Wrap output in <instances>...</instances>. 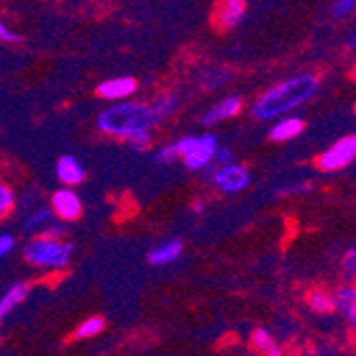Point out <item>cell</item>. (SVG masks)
<instances>
[{
    "label": "cell",
    "instance_id": "obj_4",
    "mask_svg": "<svg viewBox=\"0 0 356 356\" xmlns=\"http://www.w3.org/2000/svg\"><path fill=\"white\" fill-rule=\"evenodd\" d=\"M218 137L211 133L205 135H188L173 143L177 158L184 160V165L190 171H203L213 163V154L218 149Z\"/></svg>",
    "mask_w": 356,
    "mask_h": 356
},
{
    "label": "cell",
    "instance_id": "obj_18",
    "mask_svg": "<svg viewBox=\"0 0 356 356\" xmlns=\"http://www.w3.org/2000/svg\"><path fill=\"white\" fill-rule=\"evenodd\" d=\"M54 220H56V213H54L51 205L49 207H37L35 211H32L26 218L24 226H26L28 231H39V233H43L49 224H54Z\"/></svg>",
    "mask_w": 356,
    "mask_h": 356
},
{
    "label": "cell",
    "instance_id": "obj_17",
    "mask_svg": "<svg viewBox=\"0 0 356 356\" xmlns=\"http://www.w3.org/2000/svg\"><path fill=\"white\" fill-rule=\"evenodd\" d=\"M250 343H252V348H254L256 352L267 354V356H280V354H282V348L277 346L275 337H273L267 329H256V331H252Z\"/></svg>",
    "mask_w": 356,
    "mask_h": 356
},
{
    "label": "cell",
    "instance_id": "obj_32",
    "mask_svg": "<svg viewBox=\"0 0 356 356\" xmlns=\"http://www.w3.org/2000/svg\"><path fill=\"white\" fill-rule=\"evenodd\" d=\"M3 218H5V213H3V211H0V222H3Z\"/></svg>",
    "mask_w": 356,
    "mask_h": 356
},
{
    "label": "cell",
    "instance_id": "obj_19",
    "mask_svg": "<svg viewBox=\"0 0 356 356\" xmlns=\"http://www.w3.org/2000/svg\"><path fill=\"white\" fill-rule=\"evenodd\" d=\"M177 105H179V96L175 92H165V94H160L158 99L154 101L152 109L160 118V122H163V120H167L177 109Z\"/></svg>",
    "mask_w": 356,
    "mask_h": 356
},
{
    "label": "cell",
    "instance_id": "obj_20",
    "mask_svg": "<svg viewBox=\"0 0 356 356\" xmlns=\"http://www.w3.org/2000/svg\"><path fill=\"white\" fill-rule=\"evenodd\" d=\"M103 329H105V320L101 316H90L77 327L75 337L77 339H90V337H96L99 333H103Z\"/></svg>",
    "mask_w": 356,
    "mask_h": 356
},
{
    "label": "cell",
    "instance_id": "obj_9",
    "mask_svg": "<svg viewBox=\"0 0 356 356\" xmlns=\"http://www.w3.org/2000/svg\"><path fill=\"white\" fill-rule=\"evenodd\" d=\"M305 128V122L293 113H286L282 118H275V124L269 128V139L275 143H286L297 139Z\"/></svg>",
    "mask_w": 356,
    "mask_h": 356
},
{
    "label": "cell",
    "instance_id": "obj_21",
    "mask_svg": "<svg viewBox=\"0 0 356 356\" xmlns=\"http://www.w3.org/2000/svg\"><path fill=\"white\" fill-rule=\"evenodd\" d=\"M13 207H15V194L3 179H0V211L7 216Z\"/></svg>",
    "mask_w": 356,
    "mask_h": 356
},
{
    "label": "cell",
    "instance_id": "obj_13",
    "mask_svg": "<svg viewBox=\"0 0 356 356\" xmlns=\"http://www.w3.org/2000/svg\"><path fill=\"white\" fill-rule=\"evenodd\" d=\"M56 175H58V179L64 184V186H77V184H81L83 179H86V171H83V167L77 163V160L73 158V156H62L60 160H58V165H56Z\"/></svg>",
    "mask_w": 356,
    "mask_h": 356
},
{
    "label": "cell",
    "instance_id": "obj_11",
    "mask_svg": "<svg viewBox=\"0 0 356 356\" xmlns=\"http://www.w3.org/2000/svg\"><path fill=\"white\" fill-rule=\"evenodd\" d=\"M243 107V101L239 99V96L231 94V96H224L222 101H218L213 107H209V111L203 115V124L205 126H216V124H222L226 120L235 118Z\"/></svg>",
    "mask_w": 356,
    "mask_h": 356
},
{
    "label": "cell",
    "instance_id": "obj_25",
    "mask_svg": "<svg viewBox=\"0 0 356 356\" xmlns=\"http://www.w3.org/2000/svg\"><path fill=\"white\" fill-rule=\"evenodd\" d=\"M173 160H177V152L173 145H163L156 152V163H160V165H169Z\"/></svg>",
    "mask_w": 356,
    "mask_h": 356
},
{
    "label": "cell",
    "instance_id": "obj_5",
    "mask_svg": "<svg viewBox=\"0 0 356 356\" xmlns=\"http://www.w3.org/2000/svg\"><path fill=\"white\" fill-rule=\"evenodd\" d=\"M356 160V135H348L335 141L318 156V169L325 173H335L350 167Z\"/></svg>",
    "mask_w": 356,
    "mask_h": 356
},
{
    "label": "cell",
    "instance_id": "obj_16",
    "mask_svg": "<svg viewBox=\"0 0 356 356\" xmlns=\"http://www.w3.org/2000/svg\"><path fill=\"white\" fill-rule=\"evenodd\" d=\"M307 307L314 312V314H320V316H329L335 312V293L331 290H325V288H316L307 295Z\"/></svg>",
    "mask_w": 356,
    "mask_h": 356
},
{
    "label": "cell",
    "instance_id": "obj_15",
    "mask_svg": "<svg viewBox=\"0 0 356 356\" xmlns=\"http://www.w3.org/2000/svg\"><path fill=\"white\" fill-rule=\"evenodd\" d=\"M30 293V288H28V284H24V282H17V284H13L7 293L0 297V322H3L24 299H26V295Z\"/></svg>",
    "mask_w": 356,
    "mask_h": 356
},
{
    "label": "cell",
    "instance_id": "obj_27",
    "mask_svg": "<svg viewBox=\"0 0 356 356\" xmlns=\"http://www.w3.org/2000/svg\"><path fill=\"white\" fill-rule=\"evenodd\" d=\"M15 248V239L11 237V235H0V258L3 256H7V254H11V250Z\"/></svg>",
    "mask_w": 356,
    "mask_h": 356
},
{
    "label": "cell",
    "instance_id": "obj_26",
    "mask_svg": "<svg viewBox=\"0 0 356 356\" xmlns=\"http://www.w3.org/2000/svg\"><path fill=\"white\" fill-rule=\"evenodd\" d=\"M229 163H233V152L229 147H220L218 145V149L213 154V165L222 167V165H229Z\"/></svg>",
    "mask_w": 356,
    "mask_h": 356
},
{
    "label": "cell",
    "instance_id": "obj_2",
    "mask_svg": "<svg viewBox=\"0 0 356 356\" xmlns=\"http://www.w3.org/2000/svg\"><path fill=\"white\" fill-rule=\"evenodd\" d=\"M318 86L320 79L312 73L290 77L258 96L252 105V115L256 120H275L286 113H293L297 107L314 99Z\"/></svg>",
    "mask_w": 356,
    "mask_h": 356
},
{
    "label": "cell",
    "instance_id": "obj_24",
    "mask_svg": "<svg viewBox=\"0 0 356 356\" xmlns=\"http://www.w3.org/2000/svg\"><path fill=\"white\" fill-rule=\"evenodd\" d=\"M226 81H229V75H226V71H209L203 77V86L207 90H216V88L224 86Z\"/></svg>",
    "mask_w": 356,
    "mask_h": 356
},
{
    "label": "cell",
    "instance_id": "obj_6",
    "mask_svg": "<svg viewBox=\"0 0 356 356\" xmlns=\"http://www.w3.org/2000/svg\"><path fill=\"white\" fill-rule=\"evenodd\" d=\"M205 171L209 173L213 186L224 194H237V192H243L250 186V171L243 165L229 163V165L216 167L211 163Z\"/></svg>",
    "mask_w": 356,
    "mask_h": 356
},
{
    "label": "cell",
    "instance_id": "obj_28",
    "mask_svg": "<svg viewBox=\"0 0 356 356\" xmlns=\"http://www.w3.org/2000/svg\"><path fill=\"white\" fill-rule=\"evenodd\" d=\"M0 41H5V43H17L19 37L15 35V32H11L3 22H0Z\"/></svg>",
    "mask_w": 356,
    "mask_h": 356
},
{
    "label": "cell",
    "instance_id": "obj_33",
    "mask_svg": "<svg viewBox=\"0 0 356 356\" xmlns=\"http://www.w3.org/2000/svg\"><path fill=\"white\" fill-rule=\"evenodd\" d=\"M354 77H356V67H354Z\"/></svg>",
    "mask_w": 356,
    "mask_h": 356
},
{
    "label": "cell",
    "instance_id": "obj_14",
    "mask_svg": "<svg viewBox=\"0 0 356 356\" xmlns=\"http://www.w3.org/2000/svg\"><path fill=\"white\" fill-rule=\"evenodd\" d=\"M245 15V0H222L220 11H218V24L229 30L235 28Z\"/></svg>",
    "mask_w": 356,
    "mask_h": 356
},
{
    "label": "cell",
    "instance_id": "obj_30",
    "mask_svg": "<svg viewBox=\"0 0 356 356\" xmlns=\"http://www.w3.org/2000/svg\"><path fill=\"white\" fill-rule=\"evenodd\" d=\"M203 209H205V201H194V203H192V211H194V213H201Z\"/></svg>",
    "mask_w": 356,
    "mask_h": 356
},
{
    "label": "cell",
    "instance_id": "obj_3",
    "mask_svg": "<svg viewBox=\"0 0 356 356\" xmlns=\"http://www.w3.org/2000/svg\"><path fill=\"white\" fill-rule=\"evenodd\" d=\"M73 256V245L60 237L39 235L24 248V258L32 267H41L49 271H60L69 267Z\"/></svg>",
    "mask_w": 356,
    "mask_h": 356
},
{
    "label": "cell",
    "instance_id": "obj_7",
    "mask_svg": "<svg viewBox=\"0 0 356 356\" xmlns=\"http://www.w3.org/2000/svg\"><path fill=\"white\" fill-rule=\"evenodd\" d=\"M51 209H54L56 218H60L64 222H73L81 216L83 207H81V199L73 192V188L64 186L51 194Z\"/></svg>",
    "mask_w": 356,
    "mask_h": 356
},
{
    "label": "cell",
    "instance_id": "obj_8",
    "mask_svg": "<svg viewBox=\"0 0 356 356\" xmlns=\"http://www.w3.org/2000/svg\"><path fill=\"white\" fill-rule=\"evenodd\" d=\"M335 312L343 318L350 333L356 335V284H346L335 290Z\"/></svg>",
    "mask_w": 356,
    "mask_h": 356
},
{
    "label": "cell",
    "instance_id": "obj_22",
    "mask_svg": "<svg viewBox=\"0 0 356 356\" xmlns=\"http://www.w3.org/2000/svg\"><path fill=\"white\" fill-rule=\"evenodd\" d=\"M341 271H343V275L350 282L356 280V248H352V250H348L343 254V258H341Z\"/></svg>",
    "mask_w": 356,
    "mask_h": 356
},
{
    "label": "cell",
    "instance_id": "obj_1",
    "mask_svg": "<svg viewBox=\"0 0 356 356\" xmlns=\"http://www.w3.org/2000/svg\"><path fill=\"white\" fill-rule=\"evenodd\" d=\"M160 124V118L154 113L152 105L145 103H126L118 101V105L107 107L96 118V126L105 135L124 139L137 152H143L152 143V128Z\"/></svg>",
    "mask_w": 356,
    "mask_h": 356
},
{
    "label": "cell",
    "instance_id": "obj_31",
    "mask_svg": "<svg viewBox=\"0 0 356 356\" xmlns=\"http://www.w3.org/2000/svg\"><path fill=\"white\" fill-rule=\"evenodd\" d=\"M348 47H350V49H356V35H354V37H350V41H348Z\"/></svg>",
    "mask_w": 356,
    "mask_h": 356
},
{
    "label": "cell",
    "instance_id": "obj_23",
    "mask_svg": "<svg viewBox=\"0 0 356 356\" xmlns=\"http://www.w3.org/2000/svg\"><path fill=\"white\" fill-rule=\"evenodd\" d=\"M356 11V0H335L333 3V15L337 19H346Z\"/></svg>",
    "mask_w": 356,
    "mask_h": 356
},
{
    "label": "cell",
    "instance_id": "obj_10",
    "mask_svg": "<svg viewBox=\"0 0 356 356\" xmlns=\"http://www.w3.org/2000/svg\"><path fill=\"white\" fill-rule=\"evenodd\" d=\"M101 99L105 101H126L128 96H133L137 92V79L133 77H113V79H107L103 83H99L96 88Z\"/></svg>",
    "mask_w": 356,
    "mask_h": 356
},
{
    "label": "cell",
    "instance_id": "obj_12",
    "mask_svg": "<svg viewBox=\"0 0 356 356\" xmlns=\"http://www.w3.org/2000/svg\"><path fill=\"white\" fill-rule=\"evenodd\" d=\"M181 252H184V243L179 239H169L147 252V263L154 267H165V265H171L173 261H177Z\"/></svg>",
    "mask_w": 356,
    "mask_h": 356
},
{
    "label": "cell",
    "instance_id": "obj_29",
    "mask_svg": "<svg viewBox=\"0 0 356 356\" xmlns=\"http://www.w3.org/2000/svg\"><path fill=\"white\" fill-rule=\"evenodd\" d=\"M43 235H49V237H60V239H62V235H64V229H60V226H56V224H49L47 229L43 231Z\"/></svg>",
    "mask_w": 356,
    "mask_h": 356
}]
</instances>
